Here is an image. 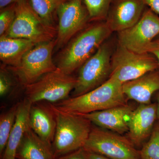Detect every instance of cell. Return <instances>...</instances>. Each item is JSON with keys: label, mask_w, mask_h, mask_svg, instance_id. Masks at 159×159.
Returning a JSON list of instances; mask_svg holds the SVG:
<instances>
[{"label": "cell", "mask_w": 159, "mask_h": 159, "mask_svg": "<svg viewBox=\"0 0 159 159\" xmlns=\"http://www.w3.org/2000/svg\"><path fill=\"white\" fill-rule=\"evenodd\" d=\"M112 33L105 21L87 26L64 47L57 57V67L71 75L97 52Z\"/></svg>", "instance_id": "1"}, {"label": "cell", "mask_w": 159, "mask_h": 159, "mask_svg": "<svg viewBox=\"0 0 159 159\" xmlns=\"http://www.w3.org/2000/svg\"><path fill=\"white\" fill-rule=\"evenodd\" d=\"M127 99L122 84L109 78L102 85L86 93L52 104L63 111L84 115L124 105L127 103Z\"/></svg>", "instance_id": "2"}, {"label": "cell", "mask_w": 159, "mask_h": 159, "mask_svg": "<svg viewBox=\"0 0 159 159\" xmlns=\"http://www.w3.org/2000/svg\"><path fill=\"white\" fill-rule=\"evenodd\" d=\"M51 104L57 122L52 144L55 159L84 147L90 133L92 123L82 115L63 111Z\"/></svg>", "instance_id": "3"}, {"label": "cell", "mask_w": 159, "mask_h": 159, "mask_svg": "<svg viewBox=\"0 0 159 159\" xmlns=\"http://www.w3.org/2000/svg\"><path fill=\"white\" fill-rule=\"evenodd\" d=\"M112 46L107 42L79 68L76 85L70 97L86 93L106 82L110 77Z\"/></svg>", "instance_id": "4"}, {"label": "cell", "mask_w": 159, "mask_h": 159, "mask_svg": "<svg viewBox=\"0 0 159 159\" xmlns=\"http://www.w3.org/2000/svg\"><path fill=\"white\" fill-rule=\"evenodd\" d=\"M76 81V77L65 74L57 68L25 87L26 99L32 104L43 101L51 104L57 103L69 98Z\"/></svg>", "instance_id": "5"}, {"label": "cell", "mask_w": 159, "mask_h": 159, "mask_svg": "<svg viewBox=\"0 0 159 159\" xmlns=\"http://www.w3.org/2000/svg\"><path fill=\"white\" fill-rule=\"evenodd\" d=\"M16 14L14 21L5 36L24 39L35 44L54 39L57 29L47 25L34 11L29 0L16 2Z\"/></svg>", "instance_id": "6"}, {"label": "cell", "mask_w": 159, "mask_h": 159, "mask_svg": "<svg viewBox=\"0 0 159 159\" xmlns=\"http://www.w3.org/2000/svg\"><path fill=\"white\" fill-rule=\"evenodd\" d=\"M110 78L123 84L157 70L159 65L150 53H137L118 44L112 56Z\"/></svg>", "instance_id": "7"}, {"label": "cell", "mask_w": 159, "mask_h": 159, "mask_svg": "<svg viewBox=\"0 0 159 159\" xmlns=\"http://www.w3.org/2000/svg\"><path fill=\"white\" fill-rule=\"evenodd\" d=\"M83 148L111 159H141L140 150L127 137L98 126H92Z\"/></svg>", "instance_id": "8"}, {"label": "cell", "mask_w": 159, "mask_h": 159, "mask_svg": "<svg viewBox=\"0 0 159 159\" xmlns=\"http://www.w3.org/2000/svg\"><path fill=\"white\" fill-rule=\"evenodd\" d=\"M55 39L36 44L23 57L19 66L10 67L24 86L37 81L43 75L57 67L52 59Z\"/></svg>", "instance_id": "9"}, {"label": "cell", "mask_w": 159, "mask_h": 159, "mask_svg": "<svg viewBox=\"0 0 159 159\" xmlns=\"http://www.w3.org/2000/svg\"><path fill=\"white\" fill-rule=\"evenodd\" d=\"M117 33L118 44L137 53H148V47L159 34V16L146 9L136 24Z\"/></svg>", "instance_id": "10"}, {"label": "cell", "mask_w": 159, "mask_h": 159, "mask_svg": "<svg viewBox=\"0 0 159 159\" xmlns=\"http://www.w3.org/2000/svg\"><path fill=\"white\" fill-rule=\"evenodd\" d=\"M58 24L55 49L62 48L90 21L83 0H70L57 9Z\"/></svg>", "instance_id": "11"}, {"label": "cell", "mask_w": 159, "mask_h": 159, "mask_svg": "<svg viewBox=\"0 0 159 159\" xmlns=\"http://www.w3.org/2000/svg\"><path fill=\"white\" fill-rule=\"evenodd\" d=\"M143 0H112L106 22L117 33L136 24L145 11Z\"/></svg>", "instance_id": "12"}, {"label": "cell", "mask_w": 159, "mask_h": 159, "mask_svg": "<svg viewBox=\"0 0 159 159\" xmlns=\"http://www.w3.org/2000/svg\"><path fill=\"white\" fill-rule=\"evenodd\" d=\"M157 103L140 104L133 111L126 134L137 148H142L150 136L157 119Z\"/></svg>", "instance_id": "13"}, {"label": "cell", "mask_w": 159, "mask_h": 159, "mask_svg": "<svg viewBox=\"0 0 159 159\" xmlns=\"http://www.w3.org/2000/svg\"><path fill=\"white\" fill-rule=\"evenodd\" d=\"M134 109L126 103L82 115L99 128L123 135L128 132L129 123Z\"/></svg>", "instance_id": "14"}, {"label": "cell", "mask_w": 159, "mask_h": 159, "mask_svg": "<svg viewBox=\"0 0 159 159\" xmlns=\"http://www.w3.org/2000/svg\"><path fill=\"white\" fill-rule=\"evenodd\" d=\"M30 128L41 139L52 145L56 131V117L51 103L46 106L39 102L31 105L29 115Z\"/></svg>", "instance_id": "15"}, {"label": "cell", "mask_w": 159, "mask_h": 159, "mask_svg": "<svg viewBox=\"0 0 159 159\" xmlns=\"http://www.w3.org/2000/svg\"><path fill=\"white\" fill-rule=\"evenodd\" d=\"M122 89L127 99L134 100L140 104L151 103L152 95L159 91L158 69L123 84Z\"/></svg>", "instance_id": "16"}, {"label": "cell", "mask_w": 159, "mask_h": 159, "mask_svg": "<svg viewBox=\"0 0 159 159\" xmlns=\"http://www.w3.org/2000/svg\"><path fill=\"white\" fill-rule=\"evenodd\" d=\"M32 104L26 99L19 102L15 122L1 159H16L17 148L30 127L29 115Z\"/></svg>", "instance_id": "17"}, {"label": "cell", "mask_w": 159, "mask_h": 159, "mask_svg": "<svg viewBox=\"0 0 159 159\" xmlns=\"http://www.w3.org/2000/svg\"><path fill=\"white\" fill-rule=\"evenodd\" d=\"M16 159H55L52 145L41 139L29 127L17 148Z\"/></svg>", "instance_id": "18"}, {"label": "cell", "mask_w": 159, "mask_h": 159, "mask_svg": "<svg viewBox=\"0 0 159 159\" xmlns=\"http://www.w3.org/2000/svg\"><path fill=\"white\" fill-rule=\"evenodd\" d=\"M35 44L29 40L2 35L0 37V59L4 65L16 67Z\"/></svg>", "instance_id": "19"}, {"label": "cell", "mask_w": 159, "mask_h": 159, "mask_svg": "<svg viewBox=\"0 0 159 159\" xmlns=\"http://www.w3.org/2000/svg\"><path fill=\"white\" fill-rule=\"evenodd\" d=\"M34 11L47 25L56 29L54 17L57 9L64 3L70 0H29Z\"/></svg>", "instance_id": "20"}, {"label": "cell", "mask_w": 159, "mask_h": 159, "mask_svg": "<svg viewBox=\"0 0 159 159\" xmlns=\"http://www.w3.org/2000/svg\"><path fill=\"white\" fill-rule=\"evenodd\" d=\"M19 102L11 107L0 116V155L5 151L10 134L15 122Z\"/></svg>", "instance_id": "21"}, {"label": "cell", "mask_w": 159, "mask_h": 159, "mask_svg": "<svg viewBox=\"0 0 159 159\" xmlns=\"http://www.w3.org/2000/svg\"><path fill=\"white\" fill-rule=\"evenodd\" d=\"M112 0H83L90 20L105 21Z\"/></svg>", "instance_id": "22"}, {"label": "cell", "mask_w": 159, "mask_h": 159, "mask_svg": "<svg viewBox=\"0 0 159 159\" xmlns=\"http://www.w3.org/2000/svg\"><path fill=\"white\" fill-rule=\"evenodd\" d=\"M139 150L141 159H159V122L155 125L148 141Z\"/></svg>", "instance_id": "23"}, {"label": "cell", "mask_w": 159, "mask_h": 159, "mask_svg": "<svg viewBox=\"0 0 159 159\" xmlns=\"http://www.w3.org/2000/svg\"><path fill=\"white\" fill-rule=\"evenodd\" d=\"M16 14V3L1 9L0 36L6 34L14 21Z\"/></svg>", "instance_id": "24"}, {"label": "cell", "mask_w": 159, "mask_h": 159, "mask_svg": "<svg viewBox=\"0 0 159 159\" xmlns=\"http://www.w3.org/2000/svg\"><path fill=\"white\" fill-rule=\"evenodd\" d=\"M1 66L0 71V96L6 97L9 93L13 86V82L9 73L4 67Z\"/></svg>", "instance_id": "25"}, {"label": "cell", "mask_w": 159, "mask_h": 159, "mask_svg": "<svg viewBox=\"0 0 159 159\" xmlns=\"http://www.w3.org/2000/svg\"><path fill=\"white\" fill-rule=\"evenodd\" d=\"M55 159H87V151L83 147Z\"/></svg>", "instance_id": "26"}, {"label": "cell", "mask_w": 159, "mask_h": 159, "mask_svg": "<svg viewBox=\"0 0 159 159\" xmlns=\"http://www.w3.org/2000/svg\"><path fill=\"white\" fill-rule=\"evenodd\" d=\"M148 52L155 57L159 65V38L151 43L148 47Z\"/></svg>", "instance_id": "27"}, {"label": "cell", "mask_w": 159, "mask_h": 159, "mask_svg": "<svg viewBox=\"0 0 159 159\" xmlns=\"http://www.w3.org/2000/svg\"><path fill=\"white\" fill-rule=\"evenodd\" d=\"M146 6L151 10L159 15V0H143Z\"/></svg>", "instance_id": "28"}, {"label": "cell", "mask_w": 159, "mask_h": 159, "mask_svg": "<svg viewBox=\"0 0 159 159\" xmlns=\"http://www.w3.org/2000/svg\"><path fill=\"white\" fill-rule=\"evenodd\" d=\"M87 159H111L99 154L87 152Z\"/></svg>", "instance_id": "29"}, {"label": "cell", "mask_w": 159, "mask_h": 159, "mask_svg": "<svg viewBox=\"0 0 159 159\" xmlns=\"http://www.w3.org/2000/svg\"><path fill=\"white\" fill-rule=\"evenodd\" d=\"M19 0H0V9H1L7 6L16 2Z\"/></svg>", "instance_id": "30"}, {"label": "cell", "mask_w": 159, "mask_h": 159, "mask_svg": "<svg viewBox=\"0 0 159 159\" xmlns=\"http://www.w3.org/2000/svg\"><path fill=\"white\" fill-rule=\"evenodd\" d=\"M157 119L159 120V95L157 97Z\"/></svg>", "instance_id": "31"}]
</instances>
